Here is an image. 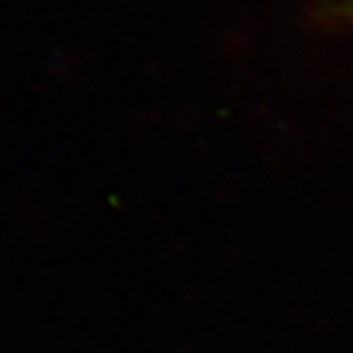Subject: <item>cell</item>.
<instances>
[{"label":"cell","instance_id":"cell-1","mask_svg":"<svg viewBox=\"0 0 353 353\" xmlns=\"http://www.w3.org/2000/svg\"><path fill=\"white\" fill-rule=\"evenodd\" d=\"M334 14L353 24V0H334Z\"/></svg>","mask_w":353,"mask_h":353}]
</instances>
